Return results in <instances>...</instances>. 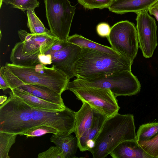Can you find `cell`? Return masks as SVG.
<instances>
[{
  "label": "cell",
  "mask_w": 158,
  "mask_h": 158,
  "mask_svg": "<svg viewBox=\"0 0 158 158\" xmlns=\"http://www.w3.org/2000/svg\"><path fill=\"white\" fill-rule=\"evenodd\" d=\"M32 108L11 91L0 105V132L23 135L34 127Z\"/></svg>",
  "instance_id": "obj_6"
},
{
  "label": "cell",
  "mask_w": 158,
  "mask_h": 158,
  "mask_svg": "<svg viewBox=\"0 0 158 158\" xmlns=\"http://www.w3.org/2000/svg\"><path fill=\"white\" fill-rule=\"evenodd\" d=\"M54 143L62 151L64 158L75 157L78 148L77 139L71 134L68 135L53 134L50 138Z\"/></svg>",
  "instance_id": "obj_19"
},
{
  "label": "cell",
  "mask_w": 158,
  "mask_h": 158,
  "mask_svg": "<svg viewBox=\"0 0 158 158\" xmlns=\"http://www.w3.org/2000/svg\"><path fill=\"white\" fill-rule=\"evenodd\" d=\"M84 8L100 9L108 8L112 0H77Z\"/></svg>",
  "instance_id": "obj_26"
},
{
  "label": "cell",
  "mask_w": 158,
  "mask_h": 158,
  "mask_svg": "<svg viewBox=\"0 0 158 158\" xmlns=\"http://www.w3.org/2000/svg\"><path fill=\"white\" fill-rule=\"evenodd\" d=\"M158 133V122L149 123L140 126L137 131L136 139L137 142L149 140Z\"/></svg>",
  "instance_id": "obj_22"
},
{
  "label": "cell",
  "mask_w": 158,
  "mask_h": 158,
  "mask_svg": "<svg viewBox=\"0 0 158 158\" xmlns=\"http://www.w3.org/2000/svg\"><path fill=\"white\" fill-rule=\"evenodd\" d=\"M110 155L113 158H153L135 140L121 143L112 151Z\"/></svg>",
  "instance_id": "obj_17"
},
{
  "label": "cell",
  "mask_w": 158,
  "mask_h": 158,
  "mask_svg": "<svg viewBox=\"0 0 158 158\" xmlns=\"http://www.w3.org/2000/svg\"><path fill=\"white\" fill-rule=\"evenodd\" d=\"M38 58L40 63L45 65L52 64V56L50 54L40 55Z\"/></svg>",
  "instance_id": "obj_31"
},
{
  "label": "cell",
  "mask_w": 158,
  "mask_h": 158,
  "mask_svg": "<svg viewBox=\"0 0 158 158\" xmlns=\"http://www.w3.org/2000/svg\"><path fill=\"white\" fill-rule=\"evenodd\" d=\"M133 114L118 113L108 117L95 140L94 146L89 151L94 158H104L121 143L136 140Z\"/></svg>",
  "instance_id": "obj_2"
},
{
  "label": "cell",
  "mask_w": 158,
  "mask_h": 158,
  "mask_svg": "<svg viewBox=\"0 0 158 158\" xmlns=\"http://www.w3.org/2000/svg\"><path fill=\"white\" fill-rule=\"evenodd\" d=\"M66 41L82 48H87L113 54H119L111 47L97 43L76 34L69 36Z\"/></svg>",
  "instance_id": "obj_20"
},
{
  "label": "cell",
  "mask_w": 158,
  "mask_h": 158,
  "mask_svg": "<svg viewBox=\"0 0 158 158\" xmlns=\"http://www.w3.org/2000/svg\"><path fill=\"white\" fill-rule=\"evenodd\" d=\"M82 103L80 109L75 112L74 132L77 139L91 127L95 117V110L86 102Z\"/></svg>",
  "instance_id": "obj_16"
},
{
  "label": "cell",
  "mask_w": 158,
  "mask_h": 158,
  "mask_svg": "<svg viewBox=\"0 0 158 158\" xmlns=\"http://www.w3.org/2000/svg\"><path fill=\"white\" fill-rule=\"evenodd\" d=\"M16 134L0 132V158H9V152L15 142Z\"/></svg>",
  "instance_id": "obj_23"
},
{
  "label": "cell",
  "mask_w": 158,
  "mask_h": 158,
  "mask_svg": "<svg viewBox=\"0 0 158 158\" xmlns=\"http://www.w3.org/2000/svg\"></svg>",
  "instance_id": "obj_36"
},
{
  "label": "cell",
  "mask_w": 158,
  "mask_h": 158,
  "mask_svg": "<svg viewBox=\"0 0 158 158\" xmlns=\"http://www.w3.org/2000/svg\"><path fill=\"white\" fill-rule=\"evenodd\" d=\"M47 133H52L55 135L59 134L58 131L52 127L40 125L29 129L23 135H25L27 137H34L40 136Z\"/></svg>",
  "instance_id": "obj_25"
},
{
  "label": "cell",
  "mask_w": 158,
  "mask_h": 158,
  "mask_svg": "<svg viewBox=\"0 0 158 158\" xmlns=\"http://www.w3.org/2000/svg\"><path fill=\"white\" fill-rule=\"evenodd\" d=\"M107 38L115 52L133 62L139 47L137 29L133 23L127 20L117 23L111 27Z\"/></svg>",
  "instance_id": "obj_8"
},
{
  "label": "cell",
  "mask_w": 158,
  "mask_h": 158,
  "mask_svg": "<svg viewBox=\"0 0 158 158\" xmlns=\"http://www.w3.org/2000/svg\"><path fill=\"white\" fill-rule=\"evenodd\" d=\"M38 158H64L62 151L57 146H51L47 150L40 153Z\"/></svg>",
  "instance_id": "obj_28"
},
{
  "label": "cell",
  "mask_w": 158,
  "mask_h": 158,
  "mask_svg": "<svg viewBox=\"0 0 158 158\" xmlns=\"http://www.w3.org/2000/svg\"><path fill=\"white\" fill-rule=\"evenodd\" d=\"M69 43L67 41L60 40L59 42L53 45L45 53V54H51L52 53L60 50L65 47Z\"/></svg>",
  "instance_id": "obj_30"
},
{
  "label": "cell",
  "mask_w": 158,
  "mask_h": 158,
  "mask_svg": "<svg viewBox=\"0 0 158 158\" xmlns=\"http://www.w3.org/2000/svg\"><path fill=\"white\" fill-rule=\"evenodd\" d=\"M149 13L153 15L158 21V1L153 4L149 9Z\"/></svg>",
  "instance_id": "obj_32"
},
{
  "label": "cell",
  "mask_w": 158,
  "mask_h": 158,
  "mask_svg": "<svg viewBox=\"0 0 158 158\" xmlns=\"http://www.w3.org/2000/svg\"><path fill=\"white\" fill-rule=\"evenodd\" d=\"M82 48L69 43L64 48L50 54L52 66L70 79L75 76V66Z\"/></svg>",
  "instance_id": "obj_12"
},
{
  "label": "cell",
  "mask_w": 158,
  "mask_h": 158,
  "mask_svg": "<svg viewBox=\"0 0 158 158\" xmlns=\"http://www.w3.org/2000/svg\"><path fill=\"white\" fill-rule=\"evenodd\" d=\"M15 95L20 98L32 108L47 111L62 110L66 106L51 102L18 88L11 89Z\"/></svg>",
  "instance_id": "obj_15"
},
{
  "label": "cell",
  "mask_w": 158,
  "mask_h": 158,
  "mask_svg": "<svg viewBox=\"0 0 158 158\" xmlns=\"http://www.w3.org/2000/svg\"><path fill=\"white\" fill-rule=\"evenodd\" d=\"M107 118L95 110L94 120L92 126L77 139L78 148L81 151H89L94 147L95 140Z\"/></svg>",
  "instance_id": "obj_14"
},
{
  "label": "cell",
  "mask_w": 158,
  "mask_h": 158,
  "mask_svg": "<svg viewBox=\"0 0 158 158\" xmlns=\"http://www.w3.org/2000/svg\"><path fill=\"white\" fill-rule=\"evenodd\" d=\"M8 88H10L9 85L2 74H0V89L5 91Z\"/></svg>",
  "instance_id": "obj_33"
},
{
  "label": "cell",
  "mask_w": 158,
  "mask_h": 158,
  "mask_svg": "<svg viewBox=\"0 0 158 158\" xmlns=\"http://www.w3.org/2000/svg\"><path fill=\"white\" fill-rule=\"evenodd\" d=\"M111 27L107 23H101L96 27V31L98 35L101 37H108L110 33Z\"/></svg>",
  "instance_id": "obj_29"
},
{
  "label": "cell",
  "mask_w": 158,
  "mask_h": 158,
  "mask_svg": "<svg viewBox=\"0 0 158 158\" xmlns=\"http://www.w3.org/2000/svg\"><path fill=\"white\" fill-rule=\"evenodd\" d=\"M144 10L137 13L136 20L139 47L146 58L152 56L157 45V27L154 19Z\"/></svg>",
  "instance_id": "obj_11"
},
{
  "label": "cell",
  "mask_w": 158,
  "mask_h": 158,
  "mask_svg": "<svg viewBox=\"0 0 158 158\" xmlns=\"http://www.w3.org/2000/svg\"><path fill=\"white\" fill-rule=\"evenodd\" d=\"M31 114L34 127L40 125L50 127L56 129L60 135L74 132L75 112L67 107L62 110L56 111L32 108Z\"/></svg>",
  "instance_id": "obj_10"
},
{
  "label": "cell",
  "mask_w": 158,
  "mask_h": 158,
  "mask_svg": "<svg viewBox=\"0 0 158 158\" xmlns=\"http://www.w3.org/2000/svg\"><path fill=\"white\" fill-rule=\"evenodd\" d=\"M69 90L74 93L78 100L86 102L107 117L118 113L120 107L118 100L109 89L84 87L73 88Z\"/></svg>",
  "instance_id": "obj_9"
},
{
  "label": "cell",
  "mask_w": 158,
  "mask_h": 158,
  "mask_svg": "<svg viewBox=\"0 0 158 158\" xmlns=\"http://www.w3.org/2000/svg\"><path fill=\"white\" fill-rule=\"evenodd\" d=\"M48 102L65 106L61 94L43 86L26 84L17 88Z\"/></svg>",
  "instance_id": "obj_18"
},
{
  "label": "cell",
  "mask_w": 158,
  "mask_h": 158,
  "mask_svg": "<svg viewBox=\"0 0 158 158\" xmlns=\"http://www.w3.org/2000/svg\"><path fill=\"white\" fill-rule=\"evenodd\" d=\"M158 0H112L108 7L110 11L122 14L128 12L136 14L149 9Z\"/></svg>",
  "instance_id": "obj_13"
},
{
  "label": "cell",
  "mask_w": 158,
  "mask_h": 158,
  "mask_svg": "<svg viewBox=\"0 0 158 158\" xmlns=\"http://www.w3.org/2000/svg\"><path fill=\"white\" fill-rule=\"evenodd\" d=\"M21 41L12 48L10 56L11 63L20 66H34L40 63L38 56L44 54L60 40L51 32L33 34L20 30L18 32Z\"/></svg>",
  "instance_id": "obj_5"
},
{
  "label": "cell",
  "mask_w": 158,
  "mask_h": 158,
  "mask_svg": "<svg viewBox=\"0 0 158 158\" xmlns=\"http://www.w3.org/2000/svg\"><path fill=\"white\" fill-rule=\"evenodd\" d=\"M84 87L109 89L116 97L136 95L140 92L141 86L131 71H123L105 74L91 78L77 77L69 82L66 90Z\"/></svg>",
  "instance_id": "obj_4"
},
{
  "label": "cell",
  "mask_w": 158,
  "mask_h": 158,
  "mask_svg": "<svg viewBox=\"0 0 158 158\" xmlns=\"http://www.w3.org/2000/svg\"><path fill=\"white\" fill-rule=\"evenodd\" d=\"M50 31L60 40L66 41L75 13V6L69 0H44Z\"/></svg>",
  "instance_id": "obj_7"
},
{
  "label": "cell",
  "mask_w": 158,
  "mask_h": 158,
  "mask_svg": "<svg viewBox=\"0 0 158 158\" xmlns=\"http://www.w3.org/2000/svg\"><path fill=\"white\" fill-rule=\"evenodd\" d=\"M1 74L10 89L26 84L47 87L58 94L66 90L70 79L53 66L47 67L42 64L34 66H20L6 63L0 69Z\"/></svg>",
  "instance_id": "obj_1"
},
{
  "label": "cell",
  "mask_w": 158,
  "mask_h": 158,
  "mask_svg": "<svg viewBox=\"0 0 158 158\" xmlns=\"http://www.w3.org/2000/svg\"><path fill=\"white\" fill-rule=\"evenodd\" d=\"M133 63L119 54L82 48L75 63V76L89 79L117 71H131Z\"/></svg>",
  "instance_id": "obj_3"
},
{
  "label": "cell",
  "mask_w": 158,
  "mask_h": 158,
  "mask_svg": "<svg viewBox=\"0 0 158 158\" xmlns=\"http://www.w3.org/2000/svg\"><path fill=\"white\" fill-rule=\"evenodd\" d=\"M27 14L28 19L27 25L31 34H42L51 32L44 27L36 15L34 10H27Z\"/></svg>",
  "instance_id": "obj_21"
},
{
  "label": "cell",
  "mask_w": 158,
  "mask_h": 158,
  "mask_svg": "<svg viewBox=\"0 0 158 158\" xmlns=\"http://www.w3.org/2000/svg\"><path fill=\"white\" fill-rule=\"evenodd\" d=\"M13 0H3V1L6 4L8 5L11 4Z\"/></svg>",
  "instance_id": "obj_35"
},
{
  "label": "cell",
  "mask_w": 158,
  "mask_h": 158,
  "mask_svg": "<svg viewBox=\"0 0 158 158\" xmlns=\"http://www.w3.org/2000/svg\"><path fill=\"white\" fill-rule=\"evenodd\" d=\"M10 4L13 8L24 11L29 10H34L39 6L40 2L37 0H13Z\"/></svg>",
  "instance_id": "obj_27"
},
{
  "label": "cell",
  "mask_w": 158,
  "mask_h": 158,
  "mask_svg": "<svg viewBox=\"0 0 158 158\" xmlns=\"http://www.w3.org/2000/svg\"><path fill=\"white\" fill-rule=\"evenodd\" d=\"M137 143L144 151L153 158H158V133L149 140Z\"/></svg>",
  "instance_id": "obj_24"
},
{
  "label": "cell",
  "mask_w": 158,
  "mask_h": 158,
  "mask_svg": "<svg viewBox=\"0 0 158 158\" xmlns=\"http://www.w3.org/2000/svg\"><path fill=\"white\" fill-rule=\"evenodd\" d=\"M7 99V96L5 95H2L0 97V105L3 104Z\"/></svg>",
  "instance_id": "obj_34"
}]
</instances>
